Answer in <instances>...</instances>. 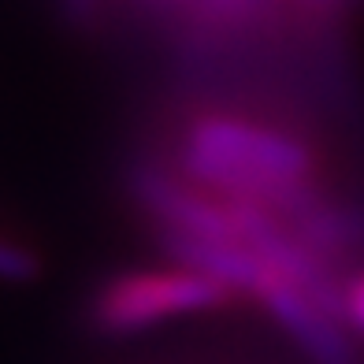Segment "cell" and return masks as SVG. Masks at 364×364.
<instances>
[{
    "mask_svg": "<svg viewBox=\"0 0 364 364\" xmlns=\"http://www.w3.org/2000/svg\"><path fill=\"white\" fill-rule=\"evenodd\" d=\"M253 301L275 320V327L301 350L312 364H360L350 323L323 309L301 287L287 283L283 275L268 272V279L253 294Z\"/></svg>",
    "mask_w": 364,
    "mask_h": 364,
    "instance_id": "cell-3",
    "label": "cell"
},
{
    "mask_svg": "<svg viewBox=\"0 0 364 364\" xmlns=\"http://www.w3.org/2000/svg\"><path fill=\"white\" fill-rule=\"evenodd\" d=\"M53 8H56V19L63 23L68 34L97 38L112 23L115 0H53Z\"/></svg>",
    "mask_w": 364,
    "mask_h": 364,
    "instance_id": "cell-4",
    "label": "cell"
},
{
    "mask_svg": "<svg viewBox=\"0 0 364 364\" xmlns=\"http://www.w3.org/2000/svg\"><path fill=\"white\" fill-rule=\"evenodd\" d=\"M153 149L193 186L260 208L331 178L320 130L260 108L178 101Z\"/></svg>",
    "mask_w": 364,
    "mask_h": 364,
    "instance_id": "cell-1",
    "label": "cell"
},
{
    "mask_svg": "<svg viewBox=\"0 0 364 364\" xmlns=\"http://www.w3.org/2000/svg\"><path fill=\"white\" fill-rule=\"evenodd\" d=\"M41 275V257L34 245L0 235V283H34Z\"/></svg>",
    "mask_w": 364,
    "mask_h": 364,
    "instance_id": "cell-6",
    "label": "cell"
},
{
    "mask_svg": "<svg viewBox=\"0 0 364 364\" xmlns=\"http://www.w3.org/2000/svg\"><path fill=\"white\" fill-rule=\"evenodd\" d=\"M287 11L301 23H323V26H350L364 11V0H283Z\"/></svg>",
    "mask_w": 364,
    "mask_h": 364,
    "instance_id": "cell-5",
    "label": "cell"
},
{
    "mask_svg": "<svg viewBox=\"0 0 364 364\" xmlns=\"http://www.w3.org/2000/svg\"><path fill=\"white\" fill-rule=\"evenodd\" d=\"M342 312H346V323H350V331L357 327L360 335H364V268L346 279V290H342Z\"/></svg>",
    "mask_w": 364,
    "mask_h": 364,
    "instance_id": "cell-7",
    "label": "cell"
},
{
    "mask_svg": "<svg viewBox=\"0 0 364 364\" xmlns=\"http://www.w3.org/2000/svg\"><path fill=\"white\" fill-rule=\"evenodd\" d=\"M238 301L227 287L186 268H138L108 275L86 297V327L101 338H127L178 316L216 312Z\"/></svg>",
    "mask_w": 364,
    "mask_h": 364,
    "instance_id": "cell-2",
    "label": "cell"
}]
</instances>
